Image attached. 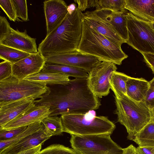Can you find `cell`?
I'll return each mask as SVG.
<instances>
[{
    "mask_svg": "<svg viewBox=\"0 0 154 154\" xmlns=\"http://www.w3.org/2000/svg\"><path fill=\"white\" fill-rule=\"evenodd\" d=\"M43 97L35 100L37 106L50 107V116L64 113L85 114L98 109L100 101L89 88L87 78H75L65 85L49 87Z\"/></svg>",
    "mask_w": 154,
    "mask_h": 154,
    "instance_id": "cell-1",
    "label": "cell"
},
{
    "mask_svg": "<svg viewBox=\"0 0 154 154\" xmlns=\"http://www.w3.org/2000/svg\"><path fill=\"white\" fill-rule=\"evenodd\" d=\"M82 12L77 7L39 44L38 51L44 57L77 49L82 31Z\"/></svg>",
    "mask_w": 154,
    "mask_h": 154,
    "instance_id": "cell-2",
    "label": "cell"
},
{
    "mask_svg": "<svg viewBox=\"0 0 154 154\" xmlns=\"http://www.w3.org/2000/svg\"><path fill=\"white\" fill-rule=\"evenodd\" d=\"M82 34L77 50L95 57L101 61L121 65L122 61L128 57L121 47L114 44L99 33L82 17Z\"/></svg>",
    "mask_w": 154,
    "mask_h": 154,
    "instance_id": "cell-3",
    "label": "cell"
},
{
    "mask_svg": "<svg viewBox=\"0 0 154 154\" xmlns=\"http://www.w3.org/2000/svg\"><path fill=\"white\" fill-rule=\"evenodd\" d=\"M115 102L118 120L126 128L128 139L132 140L150 122V109L144 101H135L126 94L115 97Z\"/></svg>",
    "mask_w": 154,
    "mask_h": 154,
    "instance_id": "cell-4",
    "label": "cell"
},
{
    "mask_svg": "<svg viewBox=\"0 0 154 154\" xmlns=\"http://www.w3.org/2000/svg\"><path fill=\"white\" fill-rule=\"evenodd\" d=\"M60 118L63 132L71 135H111L116 128L115 124L107 117L96 116L94 110L85 114L64 113L61 115Z\"/></svg>",
    "mask_w": 154,
    "mask_h": 154,
    "instance_id": "cell-5",
    "label": "cell"
},
{
    "mask_svg": "<svg viewBox=\"0 0 154 154\" xmlns=\"http://www.w3.org/2000/svg\"><path fill=\"white\" fill-rule=\"evenodd\" d=\"M46 85L24 79L19 81L12 75L0 82V106L28 98H42L48 91Z\"/></svg>",
    "mask_w": 154,
    "mask_h": 154,
    "instance_id": "cell-6",
    "label": "cell"
},
{
    "mask_svg": "<svg viewBox=\"0 0 154 154\" xmlns=\"http://www.w3.org/2000/svg\"><path fill=\"white\" fill-rule=\"evenodd\" d=\"M128 38L127 43L141 54H154V29L150 22L131 12L126 14Z\"/></svg>",
    "mask_w": 154,
    "mask_h": 154,
    "instance_id": "cell-7",
    "label": "cell"
},
{
    "mask_svg": "<svg viewBox=\"0 0 154 154\" xmlns=\"http://www.w3.org/2000/svg\"><path fill=\"white\" fill-rule=\"evenodd\" d=\"M72 148L78 154H122L123 148L114 142L110 135H71Z\"/></svg>",
    "mask_w": 154,
    "mask_h": 154,
    "instance_id": "cell-8",
    "label": "cell"
},
{
    "mask_svg": "<svg viewBox=\"0 0 154 154\" xmlns=\"http://www.w3.org/2000/svg\"><path fill=\"white\" fill-rule=\"evenodd\" d=\"M114 63L103 61L97 64L88 73V85L97 97L107 95L110 92V81L117 67Z\"/></svg>",
    "mask_w": 154,
    "mask_h": 154,
    "instance_id": "cell-9",
    "label": "cell"
},
{
    "mask_svg": "<svg viewBox=\"0 0 154 154\" xmlns=\"http://www.w3.org/2000/svg\"><path fill=\"white\" fill-rule=\"evenodd\" d=\"M46 62L63 64L82 69L88 73L97 64L102 62L98 58L77 50L45 57Z\"/></svg>",
    "mask_w": 154,
    "mask_h": 154,
    "instance_id": "cell-10",
    "label": "cell"
},
{
    "mask_svg": "<svg viewBox=\"0 0 154 154\" xmlns=\"http://www.w3.org/2000/svg\"><path fill=\"white\" fill-rule=\"evenodd\" d=\"M46 62L45 57L38 51L13 64L12 75L20 81L41 71Z\"/></svg>",
    "mask_w": 154,
    "mask_h": 154,
    "instance_id": "cell-11",
    "label": "cell"
},
{
    "mask_svg": "<svg viewBox=\"0 0 154 154\" xmlns=\"http://www.w3.org/2000/svg\"><path fill=\"white\" fill-rule=\"evenodd\" d=\"M47 35L60 25L67 16L68 6L62 0H45L43 2Z\"/></svg>",
    "mask_w": 154,
    "mask_h": 154,
    "instance_id": "cell-12",
    "label": "cell"
},
{
    "mask_svg": "<svg viewBox=\"0 0 154 154\" xmlns=\"http://www.w3.org/2000/svg\"><path fill=\"white\" fill-rule=\"evenodd\" d=\"M52 111L49 106H34L20 116L9 122L0 130H11L20 127H27L49 116Z\"/></svg>",
    "mask_w": 154,
    "mask_h": 154,
    "instance_id": "cell-13",
    "label": "cell"
},
{
    "mask_svg": "<svg viewBox=\"0 0 154 154\" xmlns=\"http://www.w3.org/2000/svg\"><path fill=\"white\" fill-rule=\"evenodd\" d=\"M82 16L96 31L114 44L121 47L122 44L126 43L109 23L98 16L93 11L82 13Z\"/></svg>",
    "mask_w": 154,
    "mask_h": 154,
    "instance_id": "cell-14",
    "label": "cell"
},
{
    "mask_svg": "<svg viewBox=\"0 0 154 154\" xmlns=\"http://www.w3.org/2000/svg\"><path fill=\"white\" fill-rule=\"evenodd\" d=\"M36 40L27 34L26 30L21 32L17 29L12 28L11 33L0 42V44L28 53L35 54L38 52Z\"/></svg>",
    "mask_w": 154,
    "mask_h": 154,
    "instance_id": "cell-15",
    "label": "cell"
},
{
    "mask_svg": "<svg viewBox=\"0 0 154 154\" xmlns=\"http://www.w3.org/2000/svg\"><path fill=\"white\" fill-rule=\"evenodd\" d=\"M35 100L26 98L0 106V128L20 116L35 105Z\"/></svg>",
    "mask_w": 154,
    "mask_h": 154,
    "instance_id": "cell-16",
    "label": "cell"
},
{
    "mask_svg": "<svg viewBox=\"0 0 154 154\" xmlns=\"http://www.w3.org/2000/svg\"><path fill=\"white\" fill-rule=\"evenodd\" d=\"M50 137L45 135L42 126L37 131L0 152V154H17L42 144Z\"/></svg>",
    "mask_w": 154,
    "mask_h": 154,
    "instance_id": "cell-17",
    "label": "cell"
},
{
    "mask_svg": "<svg viewBox=\"0 0 154 154\" xmlns=\"http://www.w3.org/2000/svg\"><path fill=\"white\" fill-rule=\"evenodd\" d=\"M93 11L101 18L109 23L121 38L126 42L128 38L126 17L127 12L119 13L106 9L95 10Z\"/></svg>",
    "mask_w": 154,
    "mask_h": 154,
    "instance_id": "cell-18",
    "label": "cell"
},
{
    "mask_svg": "<svg viewBox=\"0 0 154 154\" xmlns=\"http://www.w3.org/2000/svg\"><path fill=\"white\" fill-rule=\"evenodd\" d=\"M125 8L142 20L154 21V0H125Z\"/></svg>",
    "mask_w": 154,
    "mask_h": 154,
    "instance_id": "cell-19",
    "label": "cell"
},
{
    "mask_svg": "<svg viewBox=\"0 0 154 154\" xmlns=\"http://www.w3.org/2000/svg\"><path fill=\"white\" fill-rule=\"evenodd\" d=\"M149 87V82L145 79L129 76L126 82V95L135 101H144Z\"/></svg>",
    "mask_w": 154,
    "mask_h": 154,
    "instance_id": "cell-20",
    "label": "cell"
},
{
    "mask_svg": "<svg viewBox=\"0 0 154 154\" xmlns=\"http://www.w3.org/2000/svg\"><path fill=\"white\" fill-rule=\"evenodd\" d=\"M25 79L47 85H65L70 79L69 77L60 73L40 71L38 73L30 75Z\"/></svg>",
    "mask_w": 154,
    "mask_h": 154,
    "instance_id": "cell-21",
    "label": "cell"
},
{
    "mask_svg": "<svg viewBox=\"0 0 154 154\" xmlns=\"http://www.w3.org/2000/svg\"><path fill=\"white\" fill-rule=\"evenodd\" d=\"M43 72L60 73L75 78H87L88 74L84 70L68 65L46 62Z\"/></svg>",
    "mask_w": 154,
    "mask_h": 154,
    "instance_id": "cell-22",
    "label": "cell"
},
{
    "mask_svg": "<svg viewBox=\"0 0 154 154\" xmlns=\"http://www.w3.org/2000/svg\"><path fill=\"white\" fill-rule=\"evenodd\" d=\"M41 123L44 133L48 137L60 135L63 132L60 117L48 116L42 120Z\"/></svg>",
    "mask_w": 154,
    "mask_h": 154,
    "instance_id": "cell-23",
    "label": "cell"
},
{
    "mask_svg": "<svg viewBox=\"0 0 154 154\" xmlns=\"http://www.w3.org/2000/svg\"><path fill=\"white\" fill-rule=\"evenodd\" d=\"M129 76L124 73L116 71L113 72L110 81V89L115 97L126 95V82Z\"/></svg>",
    "mask_w": 154,
    "mask_h": 154,
    "instance_id": "cell-24",
    "label": "cell"
},
{
    "mask_svg": "<svg viewBox=\"0 0 154 154\" xmlns=\"http://www.w3.org/2000/svg\"><path fill=\"white\" fill-rule=\"evenodd\" d=\"M132 140L140 146H154V123H148Z\"/></svg>",
    "mask_w": 154,
    "mask_h": 154,
    "instance_id": "cell-25",
    "label": "cell"
},
{
    "mask_svg": "<svg viewBox=\"0 0 154 154\" xmlns=\"http://www.w3.org/2000/svg\"><path fill=\"white\" fill-rule=\"evenodd\" d=\"M31 54L0 44V58L12 64L27 57Z\"/></svg>",
    "mask_w": 154,
    "mask_h": 154,
    "instance_id": "cell-26",
    "label": "cell"
},
{
    "mask_svg": "<svg viewBox=\"0 0 154 154\" xmlns=\"http://www.w3.org/2000/svg\"><path fill=\"white\" fill-rule=\"evenodd\" d=\"M41 121L37 122L28 126L23 131L11 139L0 141V152L16 143L26 136L38 131L42 126Z\"/></svg>",
    "mask_w": 154,
    "mask_h": 154,
    "instance_id": "cell-27",
    "label": "cell"
},
{
    "mask_svg": "<svg viewBox=\"0 0 154 154\" xmlns=\"http://www.w3.org/2000/svg\"><path fill=\"white\" fill-rule=\"evenodd\" d=\"M125 0H98L96 10L106 9L119 13L127 12Z\"/></svg>",
    "mask_w": 154,
    "mask_h": 154,
    "instance_id": "cell-28",
    "label": "cell"
},
{
    "mask_svg": "<svg viewBox=\"0 0 154 154\" xmlns=\"http://www.w3.org/2000/svg\"><path fill=\"white\" fill-rule=\"evenodd\" d=\"M37 154H78L72 148L60 144H54L41 150Z\"/></svg>",
    "mask_w": 154,
    "mask_h": 154,
    "instance_id": "cell-29",
    "label": "cell"
},
{
    "mask_svg": "<svg viewBox=\"0 0 154 154\" xmlns=\"http://www.w3.org/2000/svg\"><path fill=\"white\" fill-rule=\"evenodd\" d=\"M14 6L17 18H20L23 21H27L29 20L28 9L26 0H12Z\"/></svg>",
    "mask_w": 154,
    "mask_h": 154,
    "instance_id": "cell-30",
    "label": "cell"
},
{
    "mask_svg": "<svg viewBox=\"0 0 154 154\" xmlns=\"http://www.w3.org/2000/svg\"><path fill=\"white\" fill-rule=\"evenodd\" d=\"M0 6L11 21L15 22L19 20L12 0H0Z\"/></svg>",
    "mask_w": 154,
    "mask_h": 154,
    "instance_id": "cell-31",
    "label": "cell"
},
{
    "mask_svg": "<svg viewBox=\"0 0 154 154\" xmlns=\"http://www.w3.org/2000/svg\"><path fill=\"white\" fill-rule=\"evenodd\" d=\"M27 127H20L11 130H0V141L11 139L25 130Z\"/></svg>",
    "mask_w": 154,
    "mask_h": 154,
    "instance_id": "cell-32",
    "label": "cell"
},
{
    "mask_svg": "<svg viewBox=\"0 0 154 154\" xmlns=\"http://www.w3.org/2000/svg\"><path fill=\"white\" fill-rule=\"evenodd\" d=\"M12 64L10 62L4 61L0 63V82L12 75Z\"/></svg>",
    "mask_w": 154,
    "mask_h": 154,
    "instance_id": "cell-33",
    "label": "cell"
},
{
    "mask_svg": "<svg viewBox=\"0 0 154 154\" xmlns=\"http://www.w3.org/2000/svg\"><path fill=\"white\" fill-rule=\"evenodd\" d=\"M12 28L6 18L0 16V42L7 37L11 32Z\"/></svg>",
    "mask_w": 154,
    "mask_h": 154,
    "instance_id": "cell-34",
    "label": "cell"
},
{
    "mask_svg": "<svg viewBox=\"0 0 154 154\" xmlns=\"http://www.w3.org/2000/svg\"><path fill=\"white\" fill-rule=\"evenodd\" d=\"M149 82V88L144 101L151 109L154 106V77Z\"/></svg>",
    "mask_w": 154,
    "mask_h": 154,
    "instance_id": "cell-35",
    "label": "cell"
},
{
    "mask_svg": "<svg viewBox=\"0 0 154 154\" xmlns=\"http://www.w3.org/2000/svg\"><path fill=\"white\" fill-rule=\"evenodd\" d=\"M98 0H75L74 2L78 5V8L82 12L87 8L96 7Z\"/></svg>",
    "mask_w": 154,
    "mask_h": 154,
    "instance_id": "cell-36",
    "label": "cell"
},
{
    "mask_svg": "<svg viewBox=\"0 0 154 154\" xmlns=\"http://www.w3.org/2000/svg\"><path fill=\"white\" fill-rule=\"evenodd\" d=\"M144 61L154 74V54L142 53Z\"/></svg>",
    "mask_w": 154,
    "mask_h": 154,
    "instance_id": "cell-37",
    "label": "cell"
},
{
    "mask_svg": "<svg viewBox=\"0 0 154 154\" xmlns=\"http://www.w3.org/2000/svg\"><path fill=\"white\" fill-rule=\"evenodd\" d=\"M136 150L137 154H154V146H139Z\"/></svg>",
    "mask_w": 154,
    "mask_h": 154,
    "instance_id": "cell-38",
    "label": "cell"
},
{
    "mask_svg": "<svg viewBox=\"0 0 154 154\" xmlns=\"http://www.w3.org/2000/svg\"><path fill=\"white\" fill-rule=\"evenodd\" d=\"M42 144H40L33 148L24 151L17 154H37L42 149Z\"/></svg>",
    "mask_w": 154,
    "mask_h": 154,
    "instance_id": "cell-39",
    "label": "cell"
},
{
    "mask_svg": "<svg viewBox=\"0 0 154 154\" xmlns=\"http://www.w3.org/2000/svg\"><path fill=\"white\" fill-rule=\"evenodd\" d=\"M136 148L131 144L126 148L123 149L122 154H137Z\"/></svg>",
    "mask_w": 154,
    "mask_h": 154,
    "instance_id": "cell-40",
    "label": "cell"
},
{
    "mask_svg": "<svg viewBox=\"0 0 154 154\" xmlns=\"http://www.w3.org/2000/svg\"><path fill=\"white\" fill-rule=\"evenodd\" d=\"M76 5L74 3H72L68 6L67 10L69 14L72 13L76 9Z\"/></svg>",
    "mask_w": 154,
    "mask_h": 154,
    "instance_id": "cell-41",
    "label": "cell"
},
{
    "mask_svg": "<svg viewBox=\"0 0 154 154\" xmlns=\"http://www.w3.org/2000/svg\"><path fill=\"white\" fill-rule=\"evenodd\" d=\"M151 112V120L150 122L154 123V106L150 109Z\"/></svg>",
    "mask_w": 154,
    "mask_h": 154,
    "instance_id": "cell-42",
    "label": "cell"
},
{
    "mask_svg": "<svg viewBox=\"0 0 154 154\" xmlns=\"http://www.w3.org/2000/svg\"><path fill=\"white\" fill-rule=\"evenodd\" d=\"M150 24L154 29V21L150 22Z\"/></svg>",
    "mask_w": 154,
    "mask_h": 154,
    "instance_id": "cell-43",
    "label": "cell"
}]
</instances>
